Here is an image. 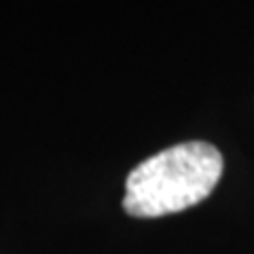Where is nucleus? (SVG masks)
<instances>
[{
	"label": "nucleus",
	"instance_id": "1",
	"mask_svg": "<svg viewBox=\"0 0 254 254\" xmlns=\"http://www.w3.org/2000/svg\"><path fill=\"white\" fill-rule=\"evenodd\" d=\"M222 176V155L208 142H182L148 157L125 182L123 210L159 218L201 203Z\"/></svg>",
	"mask_w": 254,
	"mask_h": 254
}]
</instances>
